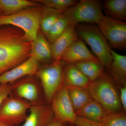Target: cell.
Returning a JSON list of instances; mask_svg holds the SVG:
<instances>
[{"label":"cell","mask_w":126,"mask_h":126,"mask_svg":"<svg viewBox=\"0 0 126 126\" xmlns=\"http://www.w3.org/2000/svg\"><path fill=\"white\" fill-rule=\"evenodd\" d=\"M31 43L20 29L11 26L0 27V75L29 58Z\"/></svg>","instance_id":"6da1fadb"},{"label":"cell","mask_w":126,"mask_h":126,"mask_svg":"<svg viewBox=\"0 0 126 126\" xmlns=\"http://www.w3.org/2000/svg\"><path fill=\"white\" fill-rule=\"evenodd\" d=\"M87 89L91 97L108 113L119 112L122 107L119 96L112 79L105 72L90 82Z\"/></svg>","instance_id":"7a4b0ae2"},{"label":"cell","mask_w":126,"mask_h":126,"mask_svg":"<svg viewBox=\"0 0 126 126\" xmlns=\"http://www.w3.org/2000/svg\"><path fill=\"white\" fill-rule=\"evenodd\" d=\"M45 6L29 7L15 14L0 15V27L11 26L20 29L27 39L32 42L40 29L41 14Z\"/></svg>","instance_id":"3957f363"},{"label":"cell","mask_w":126,"mask_h":126,"mask_svg":"<svg viewBox=\"0 0 126 126\" xmlns=\"http://www.w3.org/2000/svg\"><path fill=\"white\" fill-rule=\"evenodd\" d=\"M75 27L79 38L89 45L94 56L104 67L108 68L112 59L111 49L98 27L93 24H81Z\"/></svg>","instance_id":"277c9868"},{"label":"cell","mask_w":126,"mask_h":126,"mask_svg":"<svg viewBox=\"0 0 126 126\" xmlns=\"http://www.w3.org/2000/svg\"><path fill=\"white\" fill-rule=\"evenodd\" d=\"M60 60L44 64L36 75L40 82L45 102L50 104L53 97L63 83V72L66 65Z\"/></svg>","instance_id":"5b68a950"},{"label":"cell","mask_w":126,"mask_h":126,"mask_svg":"<svg viewBox=\"0 0 126 126\" xmlns=\"http://www.w3.org/2000/svg\"><path fill=\"white\" fill-rule=\"evenodd\" d=\"M102 2L98 0H80L63 12L69 24L75 26L81 23L98 25L103 17Z\"/></svg>","instance_id":"8992f818"},{"label":"cell","mask_w":126,"mask_h":126,"mask_svg":"<svg viewBox=\"0 0 126 126\" xmlns=\"http://www.w3.org/2000/svg\"><path fill=\"white\" fill-rule=\"evenodd\" d=\"M32 104L12 93L0 107V120L11 126L24 122Z\"/></svg>","instance_id":"52a82bcc"},{"label":"cell","mask_w":126,"mask_h":126,"mask_svg":"<svg viewBox=\"0 0 126 126\" xmlns=\"http://www.w3.org/2000/svg\"><path fill=\"white\" fill-rule=\"evenodd\" d=\"M10 85L12 94L32 105L45 103L43 89L36 75L23 77Z\"/></svg>","instance_id":"ba28073f"},{"label":"cell","mask_w":126,"mask_h":126,"mask_svg":"<svg viewBox=\"0 0 126 126\" xmlns=\"http://www.w3.org/2000/svg\"><path fill=\"white\" fill-rule=\"evenodd\" d=\"M98 27L107 41L111 49L126 48V23L104 16Z\"/></svg>","instance_id":"9c48e42d"},{"label":"cell","mask_w":126,"mask_h":126,"mask_svg":"<svg viewBox=\"0 0 126 126\" xmlns=\"http://www.w3.org/2000/svg\"><path fill=\"white\" fill-rule=\"evenodd\" d=\"M50 104L54 119L63 123L74 124L77 116L70 102L67 87L63 82L53 97Z\"/></svg>","instance_id":"30bf717a"},{"label":"cell","mask_w":126,"mask_h":126,"mask_svg":"<svg viewBox=\"0 0 126 126\" xmlns=\"http://www.w3.org/2000/svg\"><path fill=\"white\" fill-rule=\"evenodd\" d=\"M39 63L31 56L24 62L0 75V84H10L23 77L36 75Z\"/></svg>","instance_id":"8fae6325"},{"label":"cell","mask_w":126,"mask_h":126,"mask_svg":"<svg viewBox=\"0 0 126 126\" xmlns=\"http://www.w3.org/2000/svg\"><path fill=\"white\" fill-rule=\"evenodd\" d=\"M29 111V115L21 126H47L53 120L50 104L32 105Z\"/></svg>","instance_id":"7c38bea8"},{"label":"cell","mask_w":126,"mask_h":126,"mask_svg":"<svg viewBox=\"0 0 126 126\" xmlns=\"http://www.w3.org/2000/svg\"><path fill=\"white\" fill-rule=\"evenodd\" d=\"M61 60L66 64L86 61H99L88 48L84 42L79 38L65 52Z\"/></svg>","instance_id":"4fadbf2b"},{"label":"cell","mask_w":126,"mask_h":126,"mask_svg":"<svg viewBox=\"0 0 126 126\" xmlns=\"http://www.w3.org/2000/svg\"><path fill=\"white\" fill-rule=\"evenodd\" d=\"M75 26L69 25L63 34L51 44V52L54 61L61 60L67 50L77 40Z\"/></svg>","instance_id":"5bb4252c"},{"label":"cell","mask_w":126,"mask_h":126,"mask_svg":"<svg viewBox=\"0 0 126 126\" xmlns=\"http://www.w3.org/2000/svg\"><path fill=\"white\" fill-rule=\"evenodd\" d=\"M31 56L33 57L39 63H48L53 61L51 44L40 30L36 38L32 42Z\"/></svg>","instance_id":"9a60e30c"},{"label":"cell","mask_w":126,"mask_h":126,"mask_svg":"<svg viewBox=\"0 0 126 126\" xmlns=\"http://www.w3.org/2000/svg\"><path fill=\"white\" fill-rule=\"evenodd\" d=\"M90 81L74 64H66L63 72V82L65 86L87 89Z\"/></svg>","instance_id":"2e32d148"},{"label":"cell","mask_w":126,"mask_h":126,"mask_svg":"<svg viewBox=\"0 0 126 126\" xmlns=\"http://www.w3.org/2000/svg\"><path fill=\"white\" fill-rule=\"evenodd\" d=\"M112 59L109 69L113 78L118 83L124 84L126 80V55H122L111 49Z\"/></svg>","instance_id":"e0dca14e"},{"label":"cell","mask_w":126,"mask_h":126,"mask_svg":"<svg viewBox=\"0 0 126 126\" xmlns=\"http://www.w3.org/2000/svg\"><path fill=\"white\" fill-rule=\"evenodd\" d=\"M75 113L77 116L97 123L101 121L108 113L101 106L92 98Z\"/></svg>","instance_id":"ac0fdd59"},{"label":"cell","mask_w":126,"mask_h":126,"mask_svg":"<svg viewBox=\"0 0 126 126\" xmlns=\"http://www.w3.org/2000/svg\"><path fill=\"white\" fill-rule=\"evenodd\" d=\"M102 10L109 16L121 21L126 20V0H105Z\"/></svg>","instance_id":"d6986e66"},{"label":"cell","mask_w":126,"mask_h":126,"mask_svg":"<svg viewBox=\"0 0 126 126\" xmlns=\"http://www.w3.org/2000/svg\"><path fill=\"white\" fill-rule=\"evenodd\" d=\"M41 4L34 0H0V11L1 15H9L29 7L38 6Z\"/></svg>","instance_id":"ffe728a7"},{"label":"cell","mask_w":126,"mask_h":126,"mask_svg":"<svg viewBox=\"0 0 126 126\" xmlns=\"http://www.w3.org/2000/svg\"><path fill=\"white\" fill-rule=\"evenodd\" d=\"M90 82L96 80L104 72V66L99 61H86L74 64Z\"/></svg>","instance_id":"44dd1931"},{"label":"cell","mask_w":126,"mask_h":126,"mask_svg":"<svg viewBox=\"0 0 126 126\" xmlns=\"http://www.w3.org/2000/svg\"><path fill=\"white\" fill-rule=\"evenodd\" d=\"M66 86L72 107L75 111L83 107L92 98L87 89Z\"/></svg>","instance_id":"7402d4cb"},{"label":"cell","mask_w":126,"mask_h":126,"mask_svg":"<svg viewBox=\"0 0 126 126\" xmlns=\"http://www.w3.org/2000/svg\"><path fill=\"white\" fill-rule=\"evenodd\" d=\"M63 14L62 12L45 6L41 14L39 26L42 33L45 36L57 19Z\"/></svg>","instance_id":"603a6c76"},{"label":"cell","mask_w":126,"mask_h":126,"mask_svg":"<svg viewBox=\"0 0 126 126\" xmlns=\"http://www.w3.org/2000/svg\"><path fill=\"white\" fill-rule=\"evenodd\" d=\"M69 25L67 18L63 13L57 19L45 35L50 44L61 36Z\"/></svg>","instance_id":"cb8c5ba5"},{"label":"cell","mask_w":126,"mask_h":126,"mask_svg":"<svg viewBox=\"0 0 126 126\" xmlns=\"http://www.w3.org/2000/svg\"><path fill=\"white\" fill-rule=\"evenodd\" d=\"M100 126H126V116L123 112L108 113L98 123Z\"/></svg>","instance_id":"d4e9b609"},{"label":"cell","mask_w":126,"mask_h":126,"mask_svg":"<svg viewBox=\"0 0 126 126\" xmlns=\"http://www.w3.org/2000/svg\"><path fill=\"white\" fill-rule=\"evenodd\" d=\"M45 6L63 12L78 2L77 0H35Z\"/></svg>","instance_id":"484cf974"},{"label":"cell","mask_w":126,"mask_h":126,"mask_svg":"<svg viewBox=\"0 0 126 126\" xmlns=\"http://www.w3.org/2000/svg\"><path fill=\"white\" fill-rule=\"evenodd\" d=\"M11 93L10 84H0V107Z\"/></svg>","instance_id":"4316f807"},{"label":"cell","mask_w":126,"mask_h":126,"mask_svg":"<svg viewBox=\"0 0 126 126\" xmlns=\"http://www.w3.org/2000/svg\"><path fill=\"white\" fill-rule=\"evenodd\" d=\"M74 124L77 126H100L98 123L77 116Z\"/></svg>","instance_id":"83f0119b"},{"label":"cell","mask_w":126,"mask_h":126,"mask_svg":"<svg viewBox=\"0 0 126 126\" xmlns=\"http://www.w3.org/2000/svg\"><path fill=\"white\" fill-rule=\"evenodd\" d=\"M120 102L122 107L124 110H126V86L124 85V87L120 89V95L119 96Z\"/></svg>","instance_id":"f1b7e54d"},{"label":"cell","mask_w":126,"mask_h":126,"mask_svg":"<svg viewBox=\"0 0 126 126\" xmlns=\"http://www.w3.org/2000/svg\"><path fill=\"white\" fill-rule=\"evenodd\" d=\"M63 123L62 122L53 119L47 126H63Z\"/></svg>","instance_id":"f546056e"},{"label":"cell","mask_w":126,"mask_h":126,"mask_svg":"<svg viewBox=\"0 0 126 126\" xmlns=\"http://www.w3.org/2000/svg\"><path fill=\"white\" fill-rule=\"evenodd\" d=\"M0 126H11L0 120Z\"/></svg>","instance_id":"4dcf8cb0"}]
</instances>
